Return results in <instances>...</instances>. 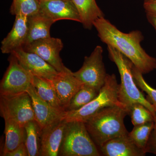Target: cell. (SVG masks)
<instances>
[{
  "label": "cell",
  "instance_id": "6da1fadb",
  "mask_svg": "<svg viewBox=\"0 0 156 156\" xmlns=\"http://www.w3.org/2000/svg\"><path fill=\"white\" fill-rule=\"evenodd\" d=\"M93 27L97 30L101 41L127 57L143 74L156 69V58L149 55L140 44L144 37L140 31L125 33L104 17L96 20Z\"/></svg>",
  "mask_w": 156,
  "mask_h": 156
},
{
  "label": "cell",
  "instance_id": "7a4b0ae2",
  "mask_svg": "<svg viewBox=\"0 0 156 156\" xmlns=\"http://www.w3.org/2000/svg\"><path fill=\"white\" fill-rule=\"evenodd\" d=\"M128 110L120 105L108 107L89 118L85 124L89 135L99 148L116 137L128 135L124 119Z\"/></svg>",
  "mask_w": 156,
  "mask_h": 156
},
{
  "label": "cell",
  "instance_id": "3957f363",
  "mask_svg": "<svg viewBox=\"0 0 156 156\" xmlns=\"http://www.w3.org/2000/svg\"><path fill=\"white\" fill-rule=\"evenodd\" d=\"M108 46L109 56L116 64L121 77L119 85V99L127 109L133 104L139 103L148 109L153 114L155 112L153 105L151 103L137 87L132 73L133 63L123 54L109 46Z\"/></svg>",
  "mask_w": 156,
  "mask_h": 156
},
{
  "label": "cell",
  "instance_id": "277c9868",
  "mask_svg": "<svg viewBox=\"0 0 156 156\" xmlns=\"http://www.w3.org/2000/svg\"><path fill=\"white\" fill-rule=\"evenodd\" d=\"M83 122H67L58 156H99Z\"/></svg>",
  "mask_w": 156,
  "mask_h": 156
},
{
  "label": "cell",
  "instance_id": "5b68a950",
  "mask_svg": "<svg viewBox=\"0 0 156 156\" xmlns=\"http://www.w3.org/2000/svg\"><path fill=\"white\" fill-rule=\"evenodd\" d=\"M119 85L114 74L107 75L105 83L97 97L77 110L66 112L65 119L67 122L78 121L85 123L95 114L108 107L125 106L119 99Z\"/></svg>",
  "mask_w": 156,
  "mask_h": 156
},
{
  "label": "cell",
  "instance_id": "8992f818",
  "mask_svg": "<svg viewBox=\"0 0 156 156\" xmlns=\"http://www.w3.org/2000/svg\"><path fill=\"white\" fill-rule=\"evenodd\" d=\"M0 112L4 119L13 120L23 127L35 120L32 101L27 92L14 95H0Z\"/></svg>",
  "mask_w": 156,
  "mask_h": 156
},
{
  "label": "cell",
  "instance_id": "52a82bcc",
  "mask_svg": "<svg viewBox=\"0 0 156 156\" xmlns=\"http://www.w3.org/2000/svg\"><path fill=\"white\" fill-rule=\"evenodd\" d=\"M103 52L101 46H96L90 56H85L82 67L73 72L84 85L99 92L105 83L108 74L103 61Z\"/></svg>",
  "mask_w": 156,
  "mask_h": 156
},
{
  "label": "cell",
  "instance_id": "ba28073f",
  "mask_svg": "<svg viewBox=\"0 0 156 156\" xmlns=\"http://www.w3.org/2000/svg\"><path fill=\"white\" fill-rule=\"evenodd\" d=\"M9 65L0 83V95H14L27 92L33 75L19 63L14 54L9 58Z\"/></svg>",
  "mask_w": 156,
  "mask_h": 156
},
{
  "label": "cell",
  "instance_id": "9c48e42d",
  "mask_svg": "<svg viewBox=\"0 0 156 156\" xmlns=\"http://www.w3.org/2000/svg\"><path fill=\"white\" fill-rule=\"evenodd\" d=\"M63 47L61 39L50 37L32 42L23 49L38 55L57 72L61 73L70 70L65 66L59 55Z\"/></svg>",
  "mask_w": 156,
  "mask_h": 156
},
{
  "label": "cell",
  "instance_id": "30bf717a",
  "mask_svg": "<svg viewBox=\"0 0 156 156\" xmlns=\"http://www.w3.org/2000/svg\"><path fill=\"white\" fill-rule=\"evenodd\" d=\"M66 123L63 118L41 129L40 156H58Z\"/></svg>",
  "mask_w": 156,
  "mask_h": 156
},
{
  "label": "cell",
  "instance_id": "8fae6325",
  "mask_svg": "<svg viewBox=\"0 0 156 156\" xmlns=\"http://www.w3.org/2000/svg\"><path fill=\"white\" fill-rule=\"evenodd\" d=\"M11 54H14L23 67L33 76L51 80L59 73L38 55L27 52L23 48Z\"/></svg>",
  "mask_w": 156,
  "mask_h": 156
},
{
  "label": "cell",
  "instance_id": "7c38bea8",
  "mask_svg": "<svg viewBox=\"0 0 156 156\" xmlns=\"http://www.w3.org/2000/svg\"><path fill=\"white\" fill-rule=\"evenodd\" d=\"M32 101L35 120L42 129L56 121L63 119L66 112L62 111L50 105L37 93L32 84L27 90Z\"/></svg>",
  "mask_w": 156,
  "mask_h": 156
},
{
  "label": "cell",
  "instance_id": "4fadbf2b",
  "mask_svg": "<svg viewBox=\"0 0 156 156\" xmlns=\"http://www.w3.org/2000/svg\"><path fill=\"white\" fill-rule=\"evenodd\" d=\"M50 81L66 112L72 98L84 84L75 76L70 70L58 73L53 80Z\"/></svg>",
  "mask_w": 156,
  "mask_h": 156
},
{
  "label": "cell",
  "instance_id": "5bb4252c",
  "mask_svg": "<svg viewBox=\"0 0 156 156\" xmlns=\"http://www.w3.org/2000/svg\"><path fill=\"white\" fill-rule=\"evenodd\" d=\"M40 2V13L56 21L69 20L81 23L79 12L71 0H52Z\"/></svg>",
  "mask_w": 156,
  "mask_h": 156
},
{
  "label": "cell",
  "instance_id": "9a60e30c",
  "mask_svg": "<svg viewBox=\"0 0 156 156\" xmlns=\"http://www.w3.org/2000/svg\"><path fill=\"white\" fill-rule=\"evenodd\" d=\"M28 30V17L22 14L16 15L12 29L1 43L2 53L11 54L16 50L23 48Z\"/></svg>",
  "mask_w": 156,
  "mask_h": 156
},
{
  "label": "cell",
  "instance_id": "2e32d148",
  "mask_svg": "<svg viewBox=\"0 0 156 156\" xmlns=\"http://www.w3.org/2000/svg\"><path fill=\"white\" fill-rule=\"evenodd\" d=\"M100 150L105 156H144L146 154L131 140L128 134L109 140Z\"/></svg>",
  "mask_w": 156,
  "mask_h": 156
},
{
  "label": "cell",
  "instance_id": "e0dca14e",
  "mask_svg": "<svg viewBox=\"0 0 156 156\" xmlns=\"http://www.w3.org/2000/svg\"><path fill=\"white\" fill-rule=\"evenodd\" d=\"M54 23L52 20L40 12L28 17V34L23 48L35 41L51 37L50 28Z\"/></svg>",
  "mask_w": 156,
  "mask_h": 156
},
{
  "label": "cell",
  "instance_id": "ac0fdd59",
  "mask_svg": "<svg viewBox=\"0 0 156 156\" xmlns=\"http://www.w3.org/2000/svg\"><path fill=\"white\" fill-rule=\"evenodd\" d=\"M75 6L84 28L90 30L96 20L104 17L96 0H71Z\"/></svg>",
  "mask_w": 156,
  "mask_h": 156
},
{
  "label": "cell",
  "instance_id": "d6986e66",
  "mask_svg": "<svg viewBox=\"0 0 156 156\" xmlns=\"http://www.w3.org/2000/svg\"><path fill=\"white\" fill-rule=\"evenodd\" d=\"M4 120L5 138L2 155L14 150L20 144L25 143L26 137L24 127L13 120L9 119Z\"/></svg>",
  "mask_w": 156,
  "mask_h": 156
},
{
  "label": "cell",
  "instance_id": "ffe728a7",
  "mask_svg": "<svg viewBox=\"0 0 156 156\" xmlns=\"http://www.w3.org/2000/svg\"><path fill=\"white\" fill-rule=\"evenodd\" d=\"M32 84L36 90L38 95L42 99L54 108L66 112L49 80L33 76Z\"/></svg>",
  "mask_w": 156,
  "mask_h": 156
},
{
  "label": "cell",
  "instance_id": "44dd1931",
  "mask_svg": "<svg viewBox=\"0 0 156 156\" xmlns=\"http://www.w3.org/2000/svg\"><path fill=\"white\" fill-rule=\"evenodd\" d=\"M24 128L26 133L25 144L29 156H40L41 128L35 120L27 123Z\"/></svg>",
  "mask_w": 156,
  "mask_h": 156
},
{
  "label": "cell",
  "instance_id": "7402d4cb",
  "mask_svg": "<svg viewBox=\"0 0 156 156\" xmlns=\"http://www.w3.org/2000/svg\"><path fill=\"white\" fill-rule=\"evenodd\" d=\"M99 93L94 88L84 85L72 98L66 112L80 109L97 97Z\"/></svg>",
  "mask_w": 156,
  "mask_h": 156
},
{
  "label": "cell",
  "instance_id": "603a6c76",
  "mask_svg": "<svg viewBox=\"0 0 156 156\" xmlns=\"http://www.w3.org/2000/svg\"><path fill=\"white\" fill-rule=\"evenodd\" d=\"M154 127V121L134 126L131 132H129L128 136L138 147L145 151L146 147Z\"/></svg>",
  "mask_w": 156,
  "mask_h": 156
},
{
  "label": "cell",
  "instance_id": "cb8c5ba5",
  "mask_svg": "<svg viewBox=\"0 0 156 156\" xmlns=\"http://www.w3.org/2000/svg\"><path fill=\"white\" fill-rule=\"evenodd\" d=\"M40 2L38 0H13L10 9L12 15L22 14L30 17L40 12Z\"/></svg>",
  "mask_w": 156,
  "mask_h": 156
},
{
  "label": "cell",
  "instance_id": "d4e9b609",
  "mask_svg": "<svg viewBox=\"0 0 156 156\" xmlns=\"http://www.w3.org/2000/svg\"><path fill=\"white\" fill-rule=\"evenodd\" d=\"M128 112L134 126L154 121L153 114L141 104H133L128 109Z\"/></svg>",
  "mask_w": 156,
  "mask_h": 156
},
{
  "label": "cell",
  "instance_id": "484cf974",
  "mask_svg": "<svg viewBox=\"0 0 156 156\" xmlns=\"http://www.w3.org/2000/svg\"><path fill=\"white\" fill-rule=\"evenodd\" d=\"M132 73L134 80L137 87L142 89L147 94V100L156 106V89H154L147 83L143 76L142 73L140 72L135 66H133Z\"/></svg>",
  "mask_w": 156,
  "mask_h": 156
},
{
  "label": "cell",
  "instance_id": "4316f807",
  "mask_svg": "<svg viewBox=\"0 0 156 156\" xmlns=\"http://www.w3.org/2000/svg\"><path fill=\"white\" fill-rule=\"evenodd\" d=\"M154 127L151 132L150 136L149 138L145 151L146 153H149L154 154L156 155V112L154 114Z\"/></svg>",
  "mask_w": 156,
  "mask_h": 156
},
{
  "label": "cell",
  "instance_id": "83f0119b",
  "mask_svg": "<svg viewBox=\"0 0 156 156\" xmlns=\"http://www.w3.org/2000/svg\"><path fill=\"white\" fill-rule=\"evenodd\" d=\"M2 156H29L28 151L25 143L20 144L14 150L3 154Z\"/></svg>",
  "mask_w": 156,
  "mask_h": 156
},
{
  "label": "cell",
  "instance_id": "f1b7e54d",
  "mask_svg": "<svg viewBox=\"0 0 156 156\" xmlns=\"http://www.w3.org/2000/svg\"><path fill=\"white\" fill-rule=\"evenodd\" d=\"M144 7L146 13L156 14V0H144Z\"/></svg>",
  "mask_w": 156,
  "mask_h": 156
},
{
  "label": "cell",
  "instance_id": "f546056e",
  "mask_svg": "<svg viewBox=\"0 0 156 156\" xmlns=\"http://www.w3.org/2000/svg\"><path fill=\"white\" fill-rule=\"evenodd\" d=\"M146 13L148 21L154 27L156 31V14L151 13Z\"/></svg>",
  "mask_w": 156,
  "mask_h": 156
},
{
  "label": "cell",
  "instance_id": "4dcf8cb0",
  "mask_svg": "<svg viewBox=\"0 0 156 156\" xmlns=\"http://www.w3.org/2000/svg\"><path fill=\"white\" fill-rule=\"evenodd\" d=\"M39 2H46V1H52V0H38Z\"/></svg>",
  "mask_w": 156,
  "mask_h": 156
},
{
  "label": "cell",
  "instance_id": "1f68e13d",
  "mask_svg": "<svg viewBox=\"0 0 156 156\" xmlns=\"http://www.w3.org/2000/svg\"><path fill=\"white\" fill-rule=\"evenodd\" d=\"M154 108H155V112H156V106H154Z\"/></svg>",
  "mask_w": 156,
  "mask_h": 156
}]
</instances>
